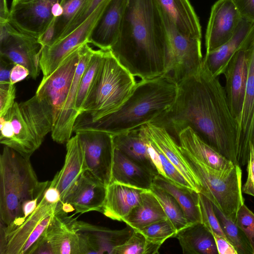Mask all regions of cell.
Returning <instances> with one entry per match:
<instances>
[{"label":"cell","mask_w":254,"mask_h":254,"mask_svg":"<svg viewBox=\"0 0 254 254\" xmlns=\"http://www.w3.org/2000/svg\"><path fill=\"white\" fill-rule=\"evenodd\" d=\"M152 123L165 128L176 141L179 132L189 127L214 150L239 165L237 122L225 88L203 61L196 72L178 84L172 107Z\"/></svg>","instance_id":"obj_1"},{"label":"cell","mask_w":254,"mask_h":254,"mask_svg":"<svg viewBox=\"0 0 254 254\" xmlns=\"http://www.w3.org/2000/svg\"><path fill=\"white\" fill-rule=\"evenodd\" d=\"M110 50L134 77L145 79L165 74L168 41L156 0H129Z\"/></svg>","instance_id":"obj_2"},{"label":"cell","mask_w":254,"mask_h":254,"mask_svg":"<svg viewBox=\"0 0 254 254\" xmlns=\"http://www.w3.org/2000/svg\"><path fill=\"white\" fill-rule=\"evenodd\" d=\"M178 91V83L167 74L141 79L117 110L94 121L76 119L73 131L95 130L116 135L137 129L169 111Z\"/></svg>","instance_id":"obj_3"},{"label":"cell","mask_w":254,"mask_h":254,"mask_svg":"<svg viewBox=\"0 0 254 254\" xmlns=\"http://www.w3.org/2000/svg\"><path fill=\"white\" fill-rule=\"evenodd\" d=\"M50 183L38 181L30 158L4 146L0 156V220L5 231L24 221V202L42 195Z\"/></svg>","instance_id":"obj_4"},{"label":"cell","mask_w":254,"mask_h":254,"mask_svg":"<svg viewBox=\"0 0 254 254\" xmlns=\"http://www.w3.org/2000/svg\"><path fill=\"white\" fill-rule=\"evenodd\" d=\"M137 81L105 50L100 69L76 119L94 121L117 110L132 93Z\"/></svg>","instance_id":"obj_5"},{"label":"cell","mask_w":254,"mask_h":254,"mask_svg":"<svg viewBox=\"0 0 254 254\" xmlns=\"http://www.w3.org/2000/svg\"><path fill=\"white\" fill-rule=\"evenodd\" d=\"M2 117L10 121L13 136L2 144L27 158L41 146L54 125L52 107L36 94L26 101L15 102Z\"/></svg>","instance_id":"obj_6"},{"label":"cell","mask_w":254,"mask_h":254,"mask_svg":"<svg viewBox=\"0 0 254 254\" xmlns=\"http://www.w3.org/2000/svg\"><path fill=\"white\" fill-rule=\"evenodd\" d=\"M179 147L187 164L197 180L199 192L226 216L236 222L238 211L244 204L241 167L235 165L228 170L215 169Z\"/></svg>","instance_id":"obj_7"},{"label":"cell","mask_w":254,"mask_h":254,"mask_svg":"<svg viewBox=\"0 0 254 254\" xmlns=\"http://www.w3.org/2000/svg\"><path fill=\"white\" fill-rule=\"evenodd\" d=\"M160 10L168 41L165 74L171 76L179 84L196 72L201 65L203 58L201 39L189 37L181 32L161 9Z\"/></svg>","instance_id":"obj_8"},{"label":"cell","mask_w":254,"mask_h":254,"mask_svg":"<svg viewBox=\"0 0 254 254\" xmlns=\"http://www.w3.org/2000/svg\"><path fill=\"white\" fill-rule=\"evenodd\" d=\"M60 203H49L43 195L35 211L19 226L5 231L0 223V254H29L50 224Z\"/></svg>","instance_id":"obj_9"},{"label":"cell","mask_w":254,"mask_h":254,"mask_svg":"<svg viewBox=\"0 0 254 254\" xmlns=\"http://www.w3.org/2000/svg\"><path fill=\"white\" fill-rule=\"evenodd\" d=\"M42 50L37 38L17 30L8 21L0 22V56L25 66L35 79L41 70Z\"/></svg>","instance_id":"obj_10"},{"label":"cell","mask_w":254,"mask_h":254,"mask_svg":"<svg viewBox=\"0 0 254 254\" xmlns=\"http://www.w3.org/2000/svg\"><path fill=\"white\" fill-rule=\"evenodd\" d=\"M87 170L107 187L111 183L114 145L113 135L95 130L75 132Z\"/></svg>","instance_id":"obj_11"},{"label":"cell","mask_w":254,"mask_h":254,"mask_svg":"<svg viewBox=\"0 0 254 254\" xmlns=\"http://www.w3.org/2000/svg\"><path fill=\"white\" fill-rule=\"evenodd\" d=\"M110 1L102 2L81 25L65 37L43 48L40 59L43 74L42 80L49 77L75 49L85 43H89V36Z\"/></svg>","instance_id":"obj_12"},{"label":"cell","mask_w":254,"mask_h":254,"mask_svg":"<svg viewBox=\"0 0 254 254\" xmlns=\"http://www.w3.org/2000/svg\"><path fill=\"white\" fill-rule=\"evenodd\" d=\"M82 45L69 54L49 77L42 80L36 94L52 108L54 124L67 97L78 62Z\"/></svg>","instance_id":"obj_13"},{"label":"cell","mask_w":254,"mask_h":254,"mask_svg":"<svg viewBox=\"0 0 254 254\" xmlns=\"http://www.w3.org/2000/svg\"><path fill=\"white\" fill-rule=\"evenodd\" d=\"M94 51L88 43L81 47L79 62L67 97L51 131L52 139L58 143H66L72 137L74 125L79 115L75 109V102L80 80Z\"/></svg>","instance_id":"obj_14"},{"label":"cell","mask_w":254,"mask_h":254,"mask_svg":"<svg viewBox=\"0 0 254 254\" xmlns=\"http://www.w3.org/2000/svg\"><path fill=\"white\" fill-rule=\"evenodd\" d=\"M254 33L247 43L233 56L223 74L226 79L225 90L231 113L239 120L244 104L248 79L250 46Z\"/></svg>","instance_id":"obj_15"},{"label":"cell","mask_w":254,"mask_h":254,"mask_svg":"<svg viewBox=\"0 0 254 254\" xmlns=\"http://www.w3.org/2000/svg\"><path fill=\"white\" fill-rule=\"evenodd\" d=\"M242 18L232 0H218L212 5L205 34L206 53L228 41Z\"/></svg>","instance_id":"obj_16"},{"label":"cell","mask_w":254,"mask_h":254,"mask_svg":"<svg viewBox=\"0 0 254 254\" xmlns=\"http://www.w3.org/2000/svg\"><path fill=\"white\" fill-rule=\"evenodd\" d=\"M61 0H32L10 7L8 21L17 30L38 39L54 16L53 5Z\"/></svg>","instance_id":"obj_17"},{"label":"cell","mask_w":254,"mask_h":254,"mask_svg":"<svg viewBox=\"0 0 254 254\" xmlns=\"http://www.w3.org/2000/svg\"><path fill=\"white\" fill-rule=\"evenodd\" d=\"M75 224L79 237L80 254H113L114 249L123 244L134 231L127 225L124 229L115 230L77 219Z\"/></svg>","instance_id":"obj_18"},{"label":"cell","mask_w":254,"mask_h":254,"mask_svg":"<svg viewBox=\"0 0 254 254\" xmlns=\"http://www.w3.org/2000/svg\"><path fill=\"white\" fill-rule=\"evenodd\" d=\"M140 134L178 170L192 190L200 192L198 182L184 158L176 139L164 127L152 123L139 127Z\"/></svg>","instance_id":"obj_19"},{"label":"cell","mask_w":254,"mask_h":254,"mask_svg":"<svg viewBox=\"0 0 254 254\" xmlns=\"http://www.w3.org/2000/svg\"><path fill=\"white\" fill-rule=\"evenodd\" d=\"M238 126V160L241 167L249 160L254 127V37L250 46L248 79Z\"/></svg>","instance_id":"obj_20"},{"label":"cell","mask_w":254,"mask_h":254,"mask_svg":"<svg viewBox=\"0 0 254 254\" xmlns=\"http://www.w3.org/2000/svg\"><path fill=\"white\" fill-rule=\"evenodd\" d=\"M60 203L50 224L44 232L55 254H80L79 237L75 222Z\"/></svg>","instance_id":"obj_21"},{"label":"cell","mask_w":254,"mask_h":254,"mask_svg":"<svg viewBox=\"0 0 254 254\" xmlns=\"http://www.w3.org/2000/svg\"><path fill=\"white\" fill-rule=\"evenodd\" d=\"M87 170L82 149L77 135L72 136L66 143V154L64 164L51 181L61 194V203L74 189L80 176Z\"/></svg>","instance_id":"obj_22"},{"label":"cell","mask_w":254,"mask_h":254,"mask_svg":"<svg viewBox=\"0 0 254 254\" xmlns=\"http://www.w3.org/2000/svg\"><path fill=\"white\" fill-rule=\"evenodd\" d=\"M130 0H110L93 28L89 39L99 49L110 50L116 42Z\"/></svg>","instance_id":"obj_23"},{"label":"cell","mask_w":254,"mask_h":254,"mask_svg":"<svg viewBox=\"0 0 254 254\" xmlns=\"http://www.w3.org/2000/svg\"><path fill=\"white\" fill-rule=\"evenodd\" d=\"M106 191L107 186L87 170L63 203L71 205L75 214L94 211L101 212Z\"/></svg>","instance_id":"obj_24"},{"label":"cell","mask_w":254,"mask_h":254,"mask_svg":"<svg viewBox=\"0 0 254 254\" xmlns=\"http://www.w3.org/2000/svg\"><path fill=\"white\" fill-rule=\"evenodd\" d=\"M254 33V22L243 19L234 36L215 50L205 53L203 61L215 76L223 74L235 53L249 40Z\"/></svg>","instance_id":"obj_25"},{"label":"cell","mask_w":254,"mask_h":254,"mask_svg":"<svg viewBox=\"0 0 254 254\" xmlns=\"http://www.w3.org/2000/svg\"><path fill=\"white\" fill-rule=\"evenodd\" d=\"M143 190L118 183H111L107 187L101 212L112 220L122 221L139 203Z\"/></svg>","instance_id":"obj_26"},{"label":"cell","mask_w":254,"mask_h":254,"mask_svg":"<svg viewBox=\"0 0 254 254\" xmlns=\"http://www.w3.org/2000/svg\"><path fill=\"white\" fill-rule=\"evenodd\" d=\"M155 177L145 167L114 147L111 183L150 190Z\"/></svg>","instance_id":"obj_27"},{"label":"cell","mask_w":254,"mask_h":254,"mask_svg":"<svg viewBox=\"0 0 254 254\" xmlns=\"http://www.w3.org/2000/svg\"><path fill=\"white\" fill-rule=\"evenodd\" d=\"M177 141L180 147L214 169L225 171L235 165L202 140L189 127L179 132Z\"/></svg>","instance_id":"obj_28"},{"label":"cell","mask_w":254,"mask_h":254,"mask_svg":"<svg viewBox=\"0 0 254 254\" xmlns=\"http://www.w3.org/2000/svg\"><path fill=\"white\" fill-rule=\"evenodd\" d=\"M161 10L182 33L201 39L199 18L189 0H156Z\"/></svg>","instance_id":"obj_29"},{"label":"cell","mask_w":254,"mask_h":254,"mask_svg":"<svg viewBox=\"0 0 254 254\" xmlns=\"http://www.w3.org/2000/svg\"><path fill=\"white\" fill-rule=\"evenodd\" d=\"M114 147L142 165L155 176L159 175L151 156L149 146L139 132V128L113 135Z\"/></svg>","instance_id":"obj_30"},{"label":"cell","mask_w":254,"mask_h":254,"mask_svg":"<svg viewBox=\"0 0 254 254\" xmlns=\"http://www.w3.org/2000/svg\"><path fill=\"white\" fill-rule=\"evenodd\" d=\"M175 237L184 254H218L212 234L201 222L181 229Z\"/></svg>","instance_id":"obj_31"},{"label":"cell","mask_w":254,"mask_h":254,"mask_svg":"<svg viewBox=\"0 0 254 254\" xmlns=\"http://www.w3.org/2000/svg\"><path fill=\"white\" fill-rule=\"evenodd\" d=\"M166 219L167 216L158 199L150 190H144L139 203L122 221L133 229L138 230Z\"/></svg>","instance_id":"obj_32"},{"label":"cell","mask_w":254,"mask_h":254,"mask_svg":"<svg viewBox=\"0 0 254 254\" xmlns=\"http://www.w3.org/2000/svg\"><path fill=\"white\" fill-rule=\"evenodd\" d=\"M153 185L174 196L182 207L190 224L201 223L198 192L179 187L159 174L155 177Z\"/></svg>","instance_id":"obj_33"},{"label":"cell","mask_w":254,"mask_h":254,"mask_svg":"<svg viewBox=\"0 0 254 254\" xmlns=\"http://www.w3.org/2000/svg\"><path fill=\"white\" fill-rule=\"evenodd\" d=\"M150 190L160 202L167 219L177 232L190 225L188 222L182 207L174 196L154 185Z\"/></svg>","instance_id":"obj_34"},{"label":"cell","mask_w":254,"mask_h":254,"mask_svg":"<svg viewBox=\"0 0 254 254\" xmlns=\"http://www.w3.org/2000/svg\"><path fill=\"white\" fill-rule=\"evenodd\" d=\"M105 51V50L101 49L94 50L81 77L75 102V109L79 114L96 79L101 65Z\"/></svg>","instance_id":"obj_35"},{"label":"cell","mask_w":254,"mask_h":254,"mask_svg":"<svg viewBox=\"0 0 254 254\" xmlns=\"http://www.w3.org/2000/svg\"><path fill=\"white\" fill-rule=\"evenodd\" d=\"M214 209L227 240L234 247L238 254H253L249 240L236 222L214 206Z\"/></svg>","instance_id":"obj_36"},{"label":"cell","mask_w":254,"mask_h":254,"mask_svg":"<svg viewBox=\"0 0 254 254\" xmlns=\"http://www.w3.org/2000/svg\"><path fill=\"white\" fill-rule=\"evenodd\" d=\"M90 0H61L63 8L61 16L56 17L54 43L62 39L69 26Z\"/></svg>","instance_id":"obj_37"},{"label":"cell","mask_w":254,"mask_h":254,"mask_svg":"<svg viewBox=\"0 0 254 254\" xmlns=\"http://www.w3.org/2000/svg\"><path fill=\"white\" fill-rule=\"evenodd\" d=\"M160 247L148 241L138 230H134L131 235L123 244L114 249L113 254H158Z\"/></svg>","instance_id":"obj_38"},{"label":"cell","mask_w":254,"mask_h":254,"mask_svg":"<svg viewBox=\"0 0 254 254\" xmlns=\"http://www.w3.org/2000/svg\"><path fill=\"white\" fill-rule=\"evenodd\" d=\"M136 230L141 232L148 241L160 246L168 239L175 237L177 233L168 219L155 222Z\"/></svg>","instance_id":"obj_39"},{"label":"cell","mask_w":254,"mask_h":254,"mask_svg":"<svg viewBox=\"0 0 254 254\" xmlns=\"http://www.w3.org/2000/svg\"><path fill=\"white\" fill-rule=\"evenodd\" d=\"M198 201L201 223L211 233H216L227 239L211 201L201 193L198 192Z\"/></svg>","instance_id":"obj_40"},{"label":"cell","mask_w":254,"mask_h":254,"mask_svg":"<svg viewBox=\"0 0 254 254\" xmlns=\"http://www.w3.org/2000/svg\"><path fill=\"white\" fill-rule=\"evenodd\" d=\"M236 222L247 237L254 251V213L245 204L238 211Z\"/></svg>","instance_id":"obj_41"},{"label":"cell","mask_w":254,"mask_h":254,"mask_svg":"<svg viewBox=\"0 0 254 254\" xmlns=\"http://www.w3.org/2000/svg\"><path fill=\"white\" fill-rule=\"evenodd\" d=\"M16 87L15 84L0 83V117L6 115L15 103Z\"/></svg>","instance_id":"obj_42"},{"label":"cell","mask_w":254,"mask_h":254,"mask_svg":"<svg viewBox=\"0 0 254 254\" xmlns=\"http://www.w3.org/2000/svg\"><path fill=\"white\" fill-rule=\"evenodd\" d=\"M105 0H90L69 26L63 38L81 25Z\"/></svg>","instance_id":"obj_43"},{"label":"cell","mask_w":254,"mask_h":254,"mask_svg":"<svg viewBox=\"0 0 254 254\" xmlns=\"http://www.w3.org/2000/svg\"><path fill=\"white\" fill-rule=\"evenodd\" d=\"M248 177L242 186L243 193L254 197V150L253 145L250 147V153L247 162Z\"/></svg>","instance_id":"obj_44"},{"label":"cell","mask_w":254,"mask_h":254,"mask_svg":"<svg viewBox=\"0 0 254 254\" xmlns=\"http://www.w3.org/2000/svg\"><path fill=\"white\" fill-rule=\"evenodd\" d=\"M243 19L254 22V0H232Z\"/></svg>","instance_id":"obj_45"},{"label":"cell","mask_w":254,"mask_h":254,"mask_svg":"<svg viewBox=\"0 0 254 254\" xmlns=\"http://www.w3.org/2000/svg\"><path fill=\"white\" fill-rule=\"evenodd\" d=\"M55 254L54 250L44 233L31 249L29 254Z\"/></svg>","instance_id":"obj_46"},{"label":"cell","mask_w":254,"mask_h":254,"mask_svg":"<svg viewBox=\"0 0 254 254\" xmlns=\"http://www.w3.org/2000/svg\"><path fill=\"white\" fill-rule=\"evenodd\" d=\"M218 254H238L234 247L225 238L212 233Z\"/></svg>","instance_id":"obj_47"},{"label":"cell","mask_w":254,"mask_h":254,"mask_svg":"<svg viewBox=\"0 0 254 254\" xmlns=\"http://www.w3.org/2000/svg\"><path fill=\"white\" fill-rule=\"evenodd\" d=\"M56 19L54 17L50 24L43 33L38 38V41L43 48L52 45L55 36Z\"/></svg>","instance_id":"obj_48"},{"label":"cell","mask_w":254,"mask_h":254,"mask_svg":"<svg viewBox=\"0 0 254 254\" xmlns=\"http://www.w3.org/2000/svg\"><path fill=\"white\" fill-rule=\"evenodd\" d=\"M29 75H30V72L25 66L19 64H15L10 71V82L15 84L24 80Z\"/></svg>","instance_id":"obj_49"},{"label":"cell","mask_w":254,"mask_h":254,"mask_svg":"<svg viewBox=\"0 0 254 254\" xmlns=\"http://www.w3.org/2000/svg\"><path fill=\"white\" fill-rule=\"evenodd\" d=\"M14 64L7 59L0 56V83L10 82V74Z\"/></svg>","instance_id":"obj_50"},{"label":"cell","mask_w":254,"mask_h":254,"mask_svg":"<svg viewBox=\"0 0 254 254\" xmlns=\"http://www.w3.org/2000/svg\"><path fill=\"white\" fill-rule=\"evenodd\" d=\"M43 197L49 203L55 204L61 202V194L55 187L50 185L44 191Z\"/></svg>","instance_id":"obj_51"},{"label":"cell","mask_w":254,"mask_h":254,"mask_svg":"<svg viewBox=\"0 0 254 254\" xmlns=\"http://www.w3.org/2000/svg\"><path fill=\"white\" fill-rule=\"evenodd\" d=\"M43 194L34 199L28 200L24 202L22 208L24 220L35 211Z\"/></svg>","instance_id":"obj_52"},{"label":"cell","mask_w":254,"mask_h":254,"mask_svg":"<svg viewBox=\"0 0 254 254\" xmlns=\"http://www.w3.org/2000/svg\"><path fill=\"white\" fill-rule=\"evenodd\" d=\"M9 14L7 0H0V22L8 21Z\"/></svg>","instance_id":"obj_53"},{"label":"cell","mask_w":254,"mask_h":254,"mask_svg":"<svg viewBox=\"0 0 254 254\" xmlns=\"http://www.w3.org/2000/svg\"><path fill=\"white\" fill-rule=\"evenodd\" d=\"M51 11L54 17H58L62 15L63 8L60 3V1H57L53 5Z\"/></svg>","instance_id":"obj_54"},{"label":"cell","mask_w":254,"mask_h":254,"mask_svg":"<svg viewBox=\"0 0 254 254\" xmlns=\"http://www.w3.org/2000/svg\"><path fill=\"white\" fill-rule=\"evenodd\" d=\"M31 0H12L10 7L14 6L15 5H16L17 3L27 2V1H31Z\"/></svg>","instance_id":"obj_55"},{"label":"cell","mask_w":254,"mask_h":254,"mask_svg":"<svg viewBox=\"0 0 254 254\" xmlns=\"http://www.w3.org/2000/svg\"><path fill=\"white\" fill-rule=\"evenodd\" d=\"M252 144L253 145L254 150V127L253 134H252Z\"/></svg>","instance_id":"obj_56"},{"label":"cell","mask_w":254,"mask_h":254,"mask_svg":"<svg viewBox=\"0 0 254 254\" xmlns=\"http://www.w3.org/2000/svg\"><path fill=\"white\" fill-rule=\"evenodd\" d=\"M253 254H254V252H253Z\"/></svg>","instance_id":"obj_57"}]
</instances>
